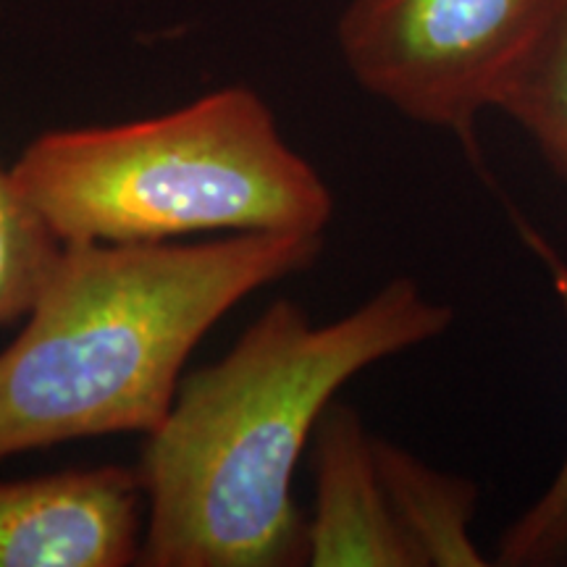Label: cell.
<instances>
[{
    "label": "cell",
    "mask_w": 567,
    "mask_h": 567,
    "mask_svg": "<svg viewBox=\"0 0 567 567\" xmlns=\"http://www.w3.org/2000/svg\"><path fill=\"white\" fill-rule=\"evenodd\" d=\"M455 321L413 279H392L331 323L276 300L216 363L184 375L145 436V567L305 565L292 481L339 389Z\"/></svg>",
    "instance_id": "1"
},
{
    "label": "cell",
    "mask_w": 567,
    "mask_h": 567,
    "mask_svg": "<svg viewBox=\"0 0 567 567\" xmlns=\"http://www.w3.org/2000/svg\"><path fill=\"white\" fill-rule=\"evenodd\" d=\"M321 250L323 237L287 234L63 245L0 350V460L76 439L151 436L213 326Z\"/></svg>",
    "instance_id": "2"
},
{
    "label": "cell",
    "mask_w": 567,
    "mask_h": 567,
    "mask_svg": "<svg viewBox=\"0 0 567 567\" xmlns=\"http://www.w3.org/2000/svg\"><path fill=\"white\" fill-rule=\"evenodd\" d=\"M11 176L63 245L323 237L334 218L329 184L250 87L208 92L137 122L45 132Z\"/></svg>",
    "instance_id": "3"
},
{
    "label": "cell",
    "mask_w": 567,
    "mask_h": 567,
    "mask_svg": "<svg viewBox=\"0 0 567 567\" xmlns=\"http://www.w3.org/2000/svg\"><path fill=\"white\" fill-rule=\"evenodd\" d=\"M565 0H350L339 51L365 92L405 118L457 134L478 158L476 124L555 24Z\"/></svg>",
    "instance_id": "4"
},
{
    "label": "cell",
    "mask_w": 567,
    "mask_h": 567,
    "mask_svg": "<svg viewBox=\"0 0 567 567\" xmlns=\"http://www.w3.org/2000/svg\"><path fill=\"white\" fill-rule=\"evenodd\" d=\"M142 534L137 467L0 481V567H126L140 563Z\"/></svg>",
    "instance_id": "5"
},
{
    "label": "cell",
    "mask_w": 567,
    "mask_h": 567,
    "mask_svg": "<svg viewBox=\"0 0 567 567\" xmlns=\"http://www.w3.org/2000/svg\"><path fill=\"white\" fill-rule=\"evenodd\" d=\"M316 507L305 526L310 567H421L389 505L375 436L350 405L331 402L313 434Z\"/></svg>",
    "instance_id": "6"
},
{
    "label": "cell",
    "mask_w": 567,
    "mask_h": 567,
    "mask_svg": "<svg viewBox=\"0 0 567 567\" xmlns=\"http://www.w3.org/2000/svg\"><path fill=\"white\" fill-rule=\"evenodd\" d=\"M375 460L389 505L421 567H486L471 536L478 486L442 473L413 452L375 436Z\"/></svg>",
    "instance_id": "7"
},
{
    "label": "cell",
    "mask_w": 567,
    "mask_h": 567,
    "mask_svg": "<svg viewBox=\"0 0 567 567\" xmlns=\"http://www.w3.org/2000/svg\"><path fill=\"white\" fill-rule=\"evenodd\" d=\"M515 229L538 264L547 268L563 313L567 316V260L542 231L534 229L520 213L513 210ZM496 565L502 567H557L567 565V455L549 486L505 528L496 547Z\"/></svg>",
    "instance_id": "8"
},
{
    "label": "cell",
    "mask_w": 567,
    "mask_h": 567,
    "mask_svg": "<svg viewBox=\"0 0 567 567\" xmlns=\"http://www.w3.org/2000/svg\"><path fill=\"white\" fill-rule=\"evenodd\" d=\"M496 111L507 113L526 130L549 166L567 182V0L555 24L509 82Z\"/></svg>",
    "instance_id": "9"
},
{
    "label": "cell",
    "mask_w": 567,
    "mask_h": 567,
    "mask_svg": "<svg viewBox=\"0 0 567 567\" xmlns=\"http://www.w3.org/2000/svg\"><path fill=\"white\" fill-rule=\"evenodd\" d=\"M63 243L0 166V329L30 313Z\"/></svg>",
    "instance_id": "10"
}]
</instances>
